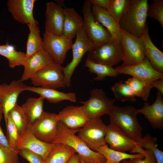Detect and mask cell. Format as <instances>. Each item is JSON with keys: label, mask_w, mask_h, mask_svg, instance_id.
Segmentation results:
<instances>
[{"label": "cell", "mask_w": 163, "mask_h": 163, "mask_svg": "<svg viewBox=\"0 0 163 163\" xmlns=\"http://www.w3.org/2000/svg\"><path fill=\"white\" fill-rule=\"evenodd\" d=\"M80 129H69L58 121L57 134L52 143L64 144L72 147L79 157L81 163H105L107 160L103 155L89 148L76 135Z\"/></svg>", "instance_id": "obj_1"}, {"label": "cell", "mask_w": 163, "mask_h": 163, "mask_svg": "<svg viewBox=\"0 0 163 163\" xmlns=\"http://www.w3.org/2000/svg\"><path fill=\"white\" fill-rule=\"evenodd\" d=\"M137 109L127 105L118 107L114 105L109 115L110 123L119 128L137 143L142 137V128L137 119Z\"/></svg>", "instance_id": "obj_2"}, {"label": "cell", "mask_w": 163, "mask_h": 163, "mask_svg": "<svg viewBox=\"0 0 163 163\" xmlns=\"http://www.w3.org/2000/svg\"><path fill=\"white\" fill-rule=\"evenodd\" d=\"M147 0H131L129 8L119 23L120 28L128 33L140 37L148 29L146 24Z\"/></svg>", "instance_id": "obj_3"}, {"label": "cell", "mask_w": 163, "mask_h": 163, "mask_svg": "<svg viewBox=\"0 0 163 163\" xmlns=\"http://www.w3.org/2000/svg\"><path fill=\"white\" fill-rule=\"evenodd\" d=\"M92 6L90 0L84 2L82 8V29L93 46H96L112 40L108 31L95 19L91 11Z\"/></svg>", "instance_id": "obj_4"}, {"label": "cell", "mask_w": 163, "mask_h": 163, "mask_svg": "<svg viewBox=\"0 0 163 163\" xmlns=\"http://www.w3.org/2000/svg\"><path fill=\"white\" fill-rule=\"evenodd\" d=\"M88 52L87 59L112 67L123 60L121 43L116 40H112L99 46H93Z\"/></svg>", "instance_id": "obj_5"}, {"label": "cell", "mask_w": 163, "mask_h": 163, "mask_svg": "<svg viewBox=\"0 0 163 163\" xmlns=\"http://www.w3.org/2000/svg\"><path fill=\"white\" fill-rule=\"evenodd\" d=\"M63 68L54 62L36 73L30 79L35 87L56 89L66 86Z\"/></svg>", "instance_id": "obj_6"}, {"label": "cell", "mask_w": 163, "mask_h": 163, "mask_svg": "<svg viewBox=\"0 0 163 163\" xmlns=\"http://www.w3.org/2000/svg\"><path fill=\"white\" fill-rule=\"evenodd\" d=\"M88 100L79 101L83 104L88 119L99 118L108 114L114 105L115 99L108 97L102 88H94L91 91Z\"/></svg>", "instance_id": "obj_7"}, {"label": "cell", "mask_w": 163, "mask_h": 163, "mask_svg": "<svg viewBox=\"0 0 163 163\" xmlns=\"http://www.w3.org/2000/svg\"><path fill=\"white\" fill-rule=\"evenodd\" d=\"M121 29L123 63L119 66H128L141 62L145 58L143 40L141 37H135Z\"/></svg>", "instance_id": "obj_8"}, {"label": "cell", "mask_w": 163, "mask_h": 163, "mask_svg": "<svg viewBox=\"0 0 163 163\" xmlns=\"http://www.w3.org/2000/svg\"><path fill=\"white\" fill-rule=\"evenodd\" d=\"M107 126L100 117L89 120L81 128L78 136L91 150L96 152L100 147L106 144L105 138Z\"/></svg>", "instance_id": "obj_9"}, {"label": "cell", "mask_w": 163, "mask_h": 163, "mask_svg": "<svg viewBox=\"0 0 163 163\" xmlns=\"http://www.w3.org/2000/svg\"><path fill=\"white\" fill-rule=\"evenodd\" d=\"M75 37V42L73 43L71 48L72 53V60L63 68L66 86L68 88L71 85V80L72 75L83 56L93 47L85 35L82 27L78 31Z\"/></svg>", "instance_id": "obj_10"}, {"label": "cell", "mask_w": 163, "mask_h": 163, "mask_svg": "<svg viewBox=\"0 0 163 163\" xmlns=\"http://www.w3.org/2000/svg\"><path fill=\"white\" fill-rule=\"evenodd\" d=\"M72 39L63 35H54L44 32L43 49L52 58L53 62L60 64L64 62L67 52L72 47Z\"/></svg>", "instance_id": "obj_11"}, {"label": "cell", "mask_w": 163, "mask_h": 163, "mask_svg": "<svg viewBox=\"0 0 163 163\" xmlns=\"http://www.w3.org/2000/svg\"><path fill=\"white\" fill-rule=\"evenodd\" d=\"M58 121L57 114L44 111L39 118L30 125L29 128L39 139L52 143L57 134Z\"/></svg>", "instance_id": "obj_12"}, {"label": "cell", "mask_w": 163, "mask_h": 163, "mask_svg": "<svg viewBox=\"0 0 163 163\" xmlns=\"http://www.w3.org/2000/svg\"><path fill=\"white\" fill-rule=\"evenodd\" d=\"M105 143L113 149L120 152L136 153L140 146L119 128L110 123L107 126Z\"/></svg>", "instance_id": "obj_13"}, {"label": "cell", "mask_w": 163, "mask_h": 163, "mask_svg": "<svg viewBox=\"0 0 163 163\" xmlns=\"http://www.w3.org/2000/svg\"><path fill=\"white\" fill-rule=\"evenodd\" d=\"M118 74H123L131 75L143 81L150 86L154 81L163 78V73L160 72L152 66L145 57L142 62L131 66L114 68Z\"/></svg>", "instance_id": "obj_14"}, {"label": "cell", "mask_w": 163, "mask_h": 163, "mask_svg": "<svg viewBox=\"0 0 163 163\" xmlns=\"http://www.w3.org/2000/svg\"><path fill=\"white\" fill-rule=\"evenodd\" d=\"M26 86L20 80H13L9 84H0V104L6 125L9 112L17 104L19 95L25 91Z\"/></svg>", "instance_id": "obj_15"}, {"label": "cell", "mask_w": 163, "mask_h": 163, "mask_svg": "<svg viewBox=\"0 0 163 163\" xmlns=\"http://www.w3.org/2000/svg\"><path fill=\"white\" fill-rule=\"evenodd\" d=\"M46 6L44 32L54 35H62L64 8L53 1L47 2Z\"/></svg>", "instance_id": "obj_16"}, {"label": "cell", "mask_w": 163, "mask_h": 163, "mask_svg": "<svg viewBox=\"0 0 163 163\" xmlns=\"http://www.w3.org/2000/svg\"><path fill=\"white\" fill-rule=\"evenodd\" d=\"M36 0H8L7 2L8 11L15 21L22 24L38 25V21L33 15Z\"/></svg>", "instance_id": "obj_17"}, {"label": "cell", "mask_w": 163, "mask_h": 163, "mask_svg": "<svg viewBox=\"0 0 163 163\" xmlns=\"http://www.w3.org/2000/svg\"><path fill=\"white\" fill-rule=\"evenodd\" d=\"M57 116L59 121L71 129L81 128L89 120L83 105L68 106L60 111Z\"/></svg>", "instance_id": "obj_18"}, {"label": "cell", "mask_w": 163, "mask_h": 163, "mask_svg": "<svg viewBox=\"0 0 163 163\" xmlns=\"http://www.w3.org/2000/svg\"><path fill=\"white\" fill-rule=\"evenodd\" d=\"M158 91L156 100L152 104L145 102L142 108L137 109L139 113L143 114L154 129H163V99Z\"/></svg>", "instance_id": "obj_19"}, {"label": "cell", "mask_w": 163, "mask_h": 163, "mask_svg": "<svg viewBox=\"0 0 163 163\" xmlns=\"http://www.w3.org/2000/svg\"><path fill=\"white\" fill-rule=\"evenodd\" d=\"M50 56L42 49L27 57L23 65L24 70L20 80L30 79L36 73L53 62Z\"/></svg>", "instance_id": "obj_20"}, {"label": "cell", "mask_w": 163, "mask_h": 163, "mask_svg": "<svg viewBox=\"0 0 163 163\" xmlns=\"http://www.w3.org/2000/svg\"><path fill=\"white\" fill-rule=\"evenodd\" d=\"M91 9L95 19L108 31L112 40L121 43L122 33L119 24L110 14L107 10L95 5H92Z\"/></svg>", "instance_id": "obj_21"}, {"label": "cell", "mask_w": 163, "mask_h": 163, "mask_svg": "<svg viewBox=\"0 0 163 163\" xmlns=\"http://www.w3.org/2000/svg\"><path fill=\"white\" fill-rule=\"evenodd\" d=\"M54 144L43 142L31 133L29 128L22 137L16 149H26L41 155L44 161L52 149Z\"/></svg>", "instance_id": "obj_22"}, {"label": "cell", "mask_w": 163, "mask_h": 163, "mask_svg": "<svg viewBox=\"0 0 163 163\" xmlns=\"http://www.w3.org/2000/svg\"><path fill=\"white\" fill-rule=\"evenodd\" d=\"M29 91L39 94L51 103H56L63 101L75 103L77 97L73 92L64 93L56 89L27 86L25 91Z\"/></svg>", "instance_id": "obj_23"}, {"label": "cell", "mask_w": 163, "mask_h": 163, "mask_svg": "<svg viewBox=\"0 0 163 163\" xmlns=\"http://www.w3.org/2000/svg\"><path fill=\"white\" fill-rule=\"evenodd\" d=\"M64 17L63 34L66 38L72 39L83 24V18L73 8H64Z\"/></svg>", "instance_id": "obj_24"}, {"label": "cell", "mask_w": 163, "mask_h": 163, "mask_svg": "<svg viewBox=\"0 0 163 163\" xmlns=\"http://www.w3.org/2000/svg\"><path fill=\"white\" fill-rule=\"evenodd\" d=\"M144 45V53L154 68L163 73V53L153 43L148 33V29L140 37Z\"/></svg>", "instance_id": "obj_25"}, {"label": "cell", "mask_w": 163, "mask_h": 163, "mask_svg": "<svg viewBox=\"0 0 163 163\" xmlns=\"http://www.w3.org/2000/svg\"><path fill=\"white\" fill-rule=\"evenodd\" d=\"M54 144L43 163H68L76 153L74 149L67 145L60 143Z\"/></svg>", "instance_id": "obj_26"}, {"label": "cell", "mask_w": 163, "mask_h": 163, "mask_svg": "<svg viewBox=\"0 0 163 163\" xmlns=\"http://www.w3.org/2000/svg\"><path fill=\"white\" fill-rule=\"evenodd\" d=\"M44 99L41 96L27 98L21 106L27 117L30 125L39 118L43 112Z\"/></svg>", "instance_id": "obj_27"}, {"label": "cell", "mask_w": 163, "mask_h": 163, "mask_svg": "<svg viewBox=\"0 0 163 163\" xmlns=\"http://www.w3.org/2000/svg\"><path fill=\"white\" fill-rule=\"evenodd\" d=\"M0 55L7 59L9 66L11 68L23 66L27 59L25 53L17 51L8 42L0 45Z\"/></svg>", "instance_id": "obj_28"}, {"label": "cell", "mask_w": 163, "mask_h": 163, "mask_svg": "<svg viewBox=\"0 0 163 163\" xmlns=\"http://www.w3.org/2000/svg\"><path fill=\"white\" fill-rule=\"evenodd\" d=\"M29 30L26 43L27 57L43 49V38L40 36V31L38 25L27 24Z\"/></svg>", "instance_id": "obj_29"}, {"label": "cell", "mask_w": 163, "mask_h": 163, "mask_svg": "<svg viewBox=\"0 0 163 163\" xmlns=\"http://www.w3.org/2000/svg\"><path fill=\"white\" fill-rule=\"evenodd\" d=\"M96 152L103 155L110 163H120L124 160L144 157L141 153L129 154L113 149L108 147L107 144L99 147Z\"/></svg>", "instance_id": "obj_30"}, {"label": "cell", "mask_w": 163, "mask_h": 163, "mask_svg": "<svg viewBox=\"0 0 163 163\" xmlns=\"http://www.w3.org/2000/svg\"><path fill=\"white\" fill-rule=\"evenodd\" d=\"M84 66L88 68L91 73L96 74L97 76L93 78L95 81H103L106 77H116L118 75L114 68L112 66L96 63L87 59Z\"/></svg>", "instance_id": "obj_31"}, {"label": "cell", "mask_w": 163, "mask_h": 163, "mask_svg": "<svg viewBox=\"0 0 163 163\" xmlns=\"http://www.w3.org/2000/svg\"><path fill=\"white\" fill-rule=\"evenodd\" d=\"M8 114L22 137L29 129L30 125L23 108L17 104Z\"/></svg>", "instance_id": "obj_32"}, {"label": "cell", "mask_w": 163, "mask_h": 163, "mask_svg": "<svg viewBox=\"0 0 163 163\" xmlns=\"http://www.w3.org/2000/svg\"><path fill=\"white\" fill-rule=\"evenodd\" d=\"M124 82L130 88L135 96L140 97L144 101H147L152 88L150 86L142 80L133 76L128 78Z\"/></svg>", "instance_id": "obj_33"}, {"label": "cell", "mask_w": 163, "mask_h": 163, "mask_svg": "<svg viewBox=\"0 0 163 163\" xmlns=\"http://www.w3.org/2000/svg\"><path fill=\"white\" fill-rule=\"evenodd\" d=\"M115 99L124 102H134L136 101L135 96L129 86L122 81H119L111 87Z\"/></svg>", "instance_id": "obj_34"}, {"label": "cell", "mask_w": 163, "mask_h": 163, "mask_svg": "<svg viewBox=\"0 0 163 163\" xmlns=\"http://www.w3.org/2000/svg\"><path fill=\"white\" fill-rule=\"evenodd\" d=\"M131 0H110L107 11L119 24L122 16L126 12Z\"/></svg>", "instance_id": "obj_35"}, {"label": "cell", "mask_w": 163, "mask_h": 163, "mask_svg": "<svg viewBox=\"0 0 163 163\" xmlns=\"http://www.w3.org/2000/svg\"><path fill=\"white\" fill-rule=\"evenodd\" d=\"M6 126L10 147L11 149H16L22 137L9 114L7 117V123Z\"/></svg>", "instance_id": "obj_36"}, {"label": "cell", "mask_w": 163, "mask_h": 163, "mask_svg": "<svg viewBox=\"0 0 163 163\" xmlns=\"http://www.w3.org/2000/svg\"><path fill=\"white\" fill-rule=\"evenodd\" d=\"M147 16L157 20L163 27V0H153L148 5Z\"/></svg>", "instance_id": "obj_37"}, {"label": "cell", "mask_w": 163, "mask_h": 163, "mask_svg": "<svg viewBox=\"0 0 163 163\" xmlns=\"http://www.w3.org/2000/svg\"><path fill=\"white\" fill-rule=\"evenodd\" d=\"M19 150L0 145V163H19Z\"/></svg>", "instance_id": "obj_38"}, {"label": "cell", "mask_w": 163, "mask_h": 163, "mask_svg": "<svg viewBox=\"0 0 163 163\" xmlns=\"http://www.w3.org/2000/svg\"><path fill=\"white\" fill-rule=\"evenodd\" d=\"M137 153L142 154L144 157L133 159V163H157L155 157L151 150L145 149L140 147Z\"/></svg>", "instance_id": "obj_39"}, {"label": "cell", "mask_w": 163, "mask_h": 163, "mask_svg": "<svg viewBox=\"0 0 163 163\" xmlns=\"http://www.w3.org/2000/svg\"><path fill=\"white\" fill-rule=\"evenodd\" d=\"M19 151V155L30 163H43V158L38 154L26 149H21Z\"/></svg>", "instance_id": "obj_40"}, {"label": "cell", "mask_w": 163, "mask_h": 163, "mask_svg": "<svg viewBox=\"0 0 163 163\" xmlns=\"http://www.w3.org/2000/svg\"><path fill=\"white\" fill-rule=\"evenodd\" d=\"M92 5L97 6L107 10L109 8L110 0H90Z\"/></svg>", "instance_id": "obj_41"}, {"label": "cell", "mask_w": 163, "mask_h": 163, "mask_svg": "<svg viewBox=\"0 0 163 163\" xmlns=\"http://www.w3.org/2000/svg\"><path fill=\"white\" fill-rule=\"evenodd\" d=\"M2 117V116L0 117V145L5 148H10L8 140L5 136L1 126Z\"/></svg>", "instance_id": "obj_42"}, {"label": "cell", "mask_w": 163, "mask_h": 163, "mask_svg": "<svg viewBox=\"0 0 163 163\" xmlns=\"http://www.w3.org/2000/svg\"><path fill=\"white\" fill-rule=\"evenodd\" d=\"M152 88H155L163 95V78L155 80L153 81L152 84Z\"/></svg>", "instance_id": "obj_43"}, {"label": "cell", "mask_w": 163, "mask_h": 163, "mask_svg": "<svg viewBox=\"0 0 163 163\" xmlns=\"http://www.w3.org/2000/svg\"><path fill=\"white\" fill-rule=\"evenodd\" d=\"M68 163H81V160L78 155L75 153L70 158Z\"/></svg>", "instance_id": "obj_44"}, {"label": "cell", "mask_w": 163, "mask_h": 163, "mask_svg": "<svg viewBox=\"0 0 163 163\" xmlns=\"http://www.w3.org/2000/svg\"><path fill=\"white\" fill-rule=\"evenodd\" d=\"M55 2H56V3L60 5L62 7L65 8V1L64 0H55Z\"/></svg>", "instance_id": "obj_45"}, {"label": "cell", "mask_w": 163, "mask_h": 163, "mask_svg": "<svg viewBox=\"0 0 163 163\" xmlns=\"http://www.w3.org/2000/svg\"><path fill=\"white\" fill-rule=\"evenodd\" d=\"M120 163H133L132 159L125 160L122 161Z\"/></svg>", "instance_id": "obj_46"}, {"label": "cell", "mask_w": 163, "mask_h": 163, "mask_svg": "<svg viewBox=\"0 0 163 163\" xmlns=\"http://www.w3.org/2000/svg\"><path fill=\"white\" fill-rule=\"evenodd\" d=\"M2 114H3V111L1 106L0 104V117L2 116Z\"/></svg>", "instance_id": "obj_47"}, {"label": "cell", "mask_w": 163, "mask_h": 163, "mask_svg": "<svg viewBox=\"0 0 163 163\" xmlns=\"http://www.w3.org/2000/svg\"><path fill=\"white\" fill-rule=\"evenodd\" d=\"M105 163H110L109 161H107Z\"/></svg>", "instance_id": "obj_48"}]
</instances>
